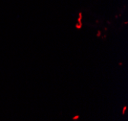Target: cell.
Segmentation results:
<instances>
[{
  "mask_svg": "<svg viewBox=\"0 0 128 121\" xmlns=\"http://www.w3.org/2000/svg\"><path fill=\"white\" fill-rule=\"evenodd\" d=\"M125 110H126V107H124L122 110V114H124V112H125Z\"/></svg>",
  "mask_w": 128,
  "mask_h": 121,
  "instance_id": "cell-2",
  "label": "cell"
},
{
  "mask_svg": "<svg viewBox=\"0 0 128 121\" xmlns=\"http://www.w3.org/2000/svg\"><path fill=\"white\" fill-rule=\"evenodd\" d=\"M78 118H80V116L78 115H75L74 117H73V120H78Z\"/></svg>",
  "mask_w": 128,
  "mask_h": 121,
  "instance_id": "cell-1",
  "label": "cell"
}]
</instances>
